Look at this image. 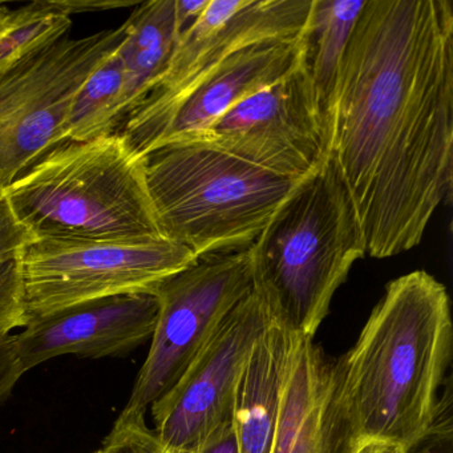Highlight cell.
Masks as SVG:
<instances>
[{"label": "cell", "instance_id": "8992f818", "mask_svg": "<svg viewBox=\"0 0 453 453\" xmlns=\"http://www.w3.org/2000/svg\"><path fill=\"white\" fill-rule=\"evenodd\" d=\"M126 23L81 39L42 44L0 75V187L65 142V119L81 84L118 50Z\"/></svg>", "mask_w": 453, "mask_h": 453}, {"label": "cell", "instance_id": "cb8c5ba5", "mask_svg": "<svg viewBox=\"0 0 453 453\" xmlns=\"http://www.w3.org/2000/svg\"><path fill=\"white\" fill-rule=\"evenodd\" d=\"M50 4L57 12L71 18V15L76 12H108V10L126 9L137 4L129 0H50Z\"/></svg>", "mask_w": 453, "mask_h": 453}, {"label": "cell", "instance_id": "30bf717a", "mask_svg": "<svg viewBox=\"0 0 453 453\" xmlns=\"http://www.w3.org/2000/svg\"><path fill=\"white\" fill-rule=\"evenodd\" d=\"M270 315L253 290L238 302L180 380L150 408L157 439L193 453L219 426L233 421L235 389Z\"/></svg>", "mask_w": 453, "mask_h": 453}, {"label": "cell", "instance_id": "4fadbf2b", "mask_svg": "<svg viewBox=\"0 0 453 453\" xmlns=\"http://www.w3.org/2000/svg\"><path fill=\"white\" fill-rule=\"evenodd\" d=\"M158 302L152 293L126 294L30 319L18 334L26 372L62 355L100 359L126 355L152 338Z\"/></svg>", "mask_w": 453, "mask_h": 453}, {"label": "cell", "instance_id": "d6986e66", "mask_svg": "<svg viewBox=\"0 0 453 453\" xmlns=\"http://www.w3.org/2000/svg\"><path fill=\"white\" fill-rule=\"evenodd\" d=\"M102 449L104 453H187L166 448L142 415L119 416Z\"/></svg>", "mask_w": 453, "mask_h": 453}, {"label": "cell", "instance_id": "9c48e42d", "mask_svg": "<svg viewBox=\"0 0 453 453\" xmlns=\"http://www.w3.org/2000/svg\"><path fill=\"white\" fill-rule=\"evenodd\" d=\"M176 142L219 148L294 182L317 172L327 161L330 142L306 54L285 78L241 100L203 131Z\"/></svg>", "mask_w": 453, "mask_h": 453}, {"label": "cell", "instance_id": "603a6c76", "mask_svg": "<svg viewBox=\"0 0 453 453\" xmlns=\"http://www.w3.org/2000/svg\"><path fill=\"white\" fill-rule=\"evenodd\" d=\"M408 453H453L452 405L442 411L434 431Z\"/></svg>", "mask_w": 453, "mask_h": 453}, {"label": "cell", "instance_id": "7a4b0ae2", "mask_svg": "<svg viewBox=\"0 0 453 453\" xmlns=\"http://www.w3.org/2000/svg\"><path fill=\"white\" fill-rule=\"evenodd\" d=\"M453 325L447 288L424 270L386 286L357 343L335 360L338 403L352 447L411 450L452 404Z\"/></svg>", "mask_w": 453, "mask_h": 453}, {"label": "cell", "instance_id": "44dd1931", "mask_svg": "<svg viewBox=\"0 0 453 453\" xmlns=\"http://www.w3.org/2000/svg\"><path fill=\"white\" fill-rule=\"evenodd\" d=\"M30 241V234L10 206L4 188L0 187V265L17 259Z\"/></svg>", "mask_w": 453, "mask_h": 453}, {"label": "cell", "instance_id": "ba28073f", "mask_svg": "<svg viewBox=\"0 0 453 453\" xmlns=\"http://www.w3.org/2000/svg\"><path fill=\"white\" fill-rule=\"evenodd\" d=\"M28 318L153 286L197 259L173 241L31 240L20 251Z\"/></svg>", "mask_w": 453, "mask_h": 453}, {"label": "cell", "instance_id": "f1b7e54d", "mask_svg": "<svg viewBox=\"0 0 453 453\" xmlns=\"http://www.w3.org/2000/svg\"><path fill=\"white\" fill-rule=\"evenodd\" d=\"M94 453H104V452H103V449H100V450H97V452H94Z\"/></svg>", "mask_w": 453, "mask_h": 453}, {"label": "cell", "instance_id": "e0dca14e", "mask_svg": "<svg viewBox=\"0 0 453 453\" xmlns=\"http://www.w3.org/2000/svg\"><path fill=\"white\" fill-rule=\"evenodd\" d=\"M365 2L367 0H314L307 26L306 65L328 142H331L334 104L344 52Z\"/></svg>", "mask_w": 453, "mask_h": 453}, {"label": "cell", "instance_id": "3957f363", "mask_svg": "<svg viewBox=\"0 0 453 453\" xmlns=\"http://www.w3.org/2000/svg\"><path fill=\"white\" fill-rule=\"evenodd\" d=\"M249 249L253 291L270 317L314 339L334 294L367 256L354 201L330 156L293 188Z\"/></svg>", "mask_w": 453, "mask_h": 453}, {"label": "cell", "instance_id": "ac0fdd59", "mask_svg": "<svg viewBox=\"0 0 453 453\" xmlns=\"http://www.w3.org/2000/svg\"><path fill=\"white\" fill-rule=\"evenodd\" d=\"M123 99L124 68L116 50L73 96L65 119V142H88L118 131L124 119Z\"/></svg>", "mask_w": 453, "mask_h": 453}, {"label": "cell", "instance_id": "ffe728a7", "mask_svg": "<svg viewBox=\"0 0 453 453\" xmlns=\"http://www.w3.org/2000/svg\"><path fill=\"white\" fill-rule=\"evenodd\" d=\"M30 322L19 259L0 265V334H12Z\"/></svg>", "mask_w": 453, "mask_h": 453}, {"label": "cell", "instance_id": "d4e9b609", "mask_svg": "<svg viewBox=\"0 0 453 453\" xmlns=\"http://www.w3.org/2000/svg\"><path fill=\"white\" fill-rule=\"evenodd\" d=\"M193 453H238L233 421L211 432Z\"/></svg>", "mask_w": 453, "mask_h": 453}, {"label": "cell", "instance_id": "8fae6325", "mask_svg": "<svg viewBox=\"0 0 453 453\" xmlns=\"http://www.w3.org/2000/svg\"><path fill=\"white\" fill-rule=\"evenodd\" d=\"M304 54L306 31L298 38L246 47L160 110L124 119L118 132L137 155L145 157L168 142L208 128L241 100L285 78L304 59Z\"/></svg>", "mask_w": 453, "mask_h": 453}, {"label": "cell", "instance_id": "52a82bcc", "mask_svg": "<svg viewBox=\"0 0 453 453\" xmlns=\"http://www.w3.org/2000/svg\"><path fill=\"white\" fill-rule=\"evenodd\" d=\"M253 290L250 249L213 254L153 286L158 315L150 349L121 416H145L198 357L222 320Z\"/></svg>", "mask_w": 453, "mask_h": 453}, {"label": "cell", "instance_id": "5b68a950", "mask_svg": "<svg viewBox=\"0 0 453 453\" xmlns=\"http://www.w3.org/2000/svg\"><path fill=\"white\" fill-rule=\"evenodd\" d=\"M145 173L164 237L197 258L250 248L298 184L193 142L153 150Z\"/></svg>", "mask_w": 453, "mask_h": 453}, {"label": "cell", "instance_id": "6da1fadb", "mask_svg": "<svg viewBox=\"0 0 453 453\" xmlns=\"http://www.w3.org/2000/svg\"><path fill=\"white\" fill-rule=\"evenodd\" d=\"M367 256L423 240L453 182V7L367 0L344 52L330 152Z\"/></svg>", "mask_w": 453, "mask_h": 453}, {"label": "cell", "instance_id": "2e32d148", "mask_svg": "<svg viewBox=\"0 0 453 453\" xmlns=\"http://www.w3.org/2000/svg\"><path fill=\"white\" fill-rule=\"evenodd\" d=\"M126 27L118 49L124 68V119L147 97L171 62L180 38L176 0L137 4Z\"/></svg>", "mask_w": 453, "mask_h": 453}, {"label": "cell", "instance_id": "5bb4252c", "mask_svg": "<svg viewBox=\"0 0 453 453\" xmlns=\"http://www.w3.org/2000/svg\"><path fill=\"white\" fill-rule=\"evenodd\" d=\"M338 403L335 360L314 339L299 338L283 386L272 453H349Z\"/></svg>", "mask_w": 453, "mask_h": 453}, {"label": "cell", "instance_id": "7402d4cb", "mask_svg": "<svg viewBox=\"0 0 453 453\" xmlns=\"http://www.w3.org/2000/svg\"><path fill=\"white\" fill-rule=\"evenodd\" d=\"M25 373L17 335L0 334V400L12 391Z\"/></svg>", "mask_w": 453, "mask_h": 453}, {"label": "cell", "instance_id": "4316f807", "mask_svg": "<svg viewBox=\"0 0 453 453\" xmlns=\"http://www.w3.org/2000/svg\"><path fill=\"white\" fill-rule=\"evenodd\" d=\"M349 453H408L397 445L387 444V442L365 441L354 445Z\"/></svg>", "mask_w": 453, "mask_h": 453}, {"label": "cell", "instance_id": "277c9868", "mask_svg": "<svg viewBox=\"0 0 453 453\" xmlns=\"http://www.w3.org/2000/svg\"><path fill=\"white\" fill-rule=\"evenodd\" d=\"M4 193L31 240H166L148 189L145 157L118 131L59 145Z\"/></svg>", "mask_w": 453, "mask_h": 453}, {"label": "cell", "instance_id": "9a60e30c", "mask_svg": "<svg viewBox=\"0 0 453 453\" xmlns=\"http://www.w3.org/2000/svg\"><path fill=\"white\" fill-rule=\"evenodd\" d=\"M298 339L272 317L257 339L235 389L238 453H272L286 372Z\"/></svg>", "mask_w": 453, "mask_h": 453}, {"label": "cell", "instance_id": "484cf974", "mask_svg": "<svg viewBox=\"0 0 453 453\" xmlns=\"http://www.w3.org/2000/svg\"><path fill=\"white\" fill-rule=\"evenodd\" d=\"M211 0H176V20L180 35L203 14Z\"/></svg>", "mask_w": 453, "mask_h": 453}, {"label": "cell", "instance_id": "7c38bea8", "mask_svg": "<svg viewBox=\"0 0 453 453\" xmlns=\"http://www.w3.org/2000/svg\"><path fill=\"white\" fill-rule=\"evenodd\" d=\"M312 7L314 0H211L180 35L165 73L126 118L160 110L240 50L303 35Z\"/></svg>", "mask_w": 453, "mask_h": 453}, {"label": "cell", "instance_id": "83f0119b", "mask_svg": "<svg viewBox=\"0 0 453 453\" xmlns=\"http://www.w3.org/2000/svg\"><path fill=\"white\" fill-rule=\"evenodd\" d=\"M12 12H14V10L7 9L4 4H0V30L12 19Z\"/></svg>", "mask_w": 453, "mask_h": 453}]
</instances>
